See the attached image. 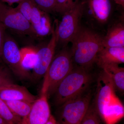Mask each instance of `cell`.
Here are the masks:
<instances>
[{
    "mask_svg": "<svg viewBox=\"0 0 124 124\" xmlns=\"http://www.w3.org/2000/svg\"><path fill=\"white\" fill-rule=\"evenodd\" d=\"M21 63L24 70L28 72L33 69L37 59V49L31 47H26L20 49Z\"/></svg>",
    "mask_w": 124,
    "mask_h": 124,
    "instance_id": "cell-17",
    "label": "cell"
},
{
    "mask_svg": "<svg viewBox=\"0 0 124 124\" xmlns=\"http://www.w3.org/2000/svg\"><path fill=\"white\" fill-rule=\"evenodd\" d=\"M58 23L55 20L52 26L51 37L48 43L45 46L37 50V59L33 69L32 78L37 80L44 76L53 58L57 46V28Z\"/></svg>",
    "mask_w": 124,
    "mask_h": 124,
    "instance_id": "cell-8",
    "label": "cell"
},
{
    "mask_svg": "<svg viewBox=\"0 0 124 124\" xmlns=\"http://www.w3.org/2000/svg\"><path fill=\"white\" fill-rule=\"evenodd\" d=\"M81 124H101V117L94 105L89 106Z\"/></svg>",
    "mask_w": 124,
    "mask_h": 124,
    "instance_id": "cell-20",
    "label": "cell"
},
{
    "mask_svg": "<svg viewBox=\"0 0 124 124\" xmlns=\"http://www.w3.org/2000/svg\"><path fill=\"white\" fill-rule=\"evenodd\" d=\"M0 124H9L4 119L0 116Z\"/></svg>",
    "mask_w": 124,
    "mask_h": 124,
    "instance_id": "cell-30",
    "label": "cell"
},
{
    "mask_svg": "<svg viewBox=\"0 0 124 124\" xmlns=\"http://www.w3.org/2000/svg\"><path fill=\"white\" fill-rule=\"evenodd\" d=\"M45 124H59L55 117L51 115L47 122Z\"/></svg>",
    "mask_w": 124,
    "mask_h": 124,
    "instance_id": "cell-28",
    "label": "cell"
},
{
    "mask_svg": "<svg viewBox=\"0 0 124 124\" xmlns=\"http://www.w3.org/2000/svg\"><path fill=\"white\" fill-rule=\"evenodd\" d=\"M37 36H46L52 32L50 19L47 13L44 11L39 23L36 26H32Z\"/></svg>",
    "mask_w": 124,
    "mask_h": 124,
    "instance_id": "cell-18",
    "label": "cell"
},
{
    "mask_svg": "<svg viewBox=\"0 0 124 124\" xmlns=\"http://www.w3.org/2000/svg\"><path fill=\"white\" fill-rule=\"evenodd\" d=\"M84 1H79L75 7L62 15L57 28V44L65 46L71 42L80 28V21L84 12Z\"/></svg>",
    "mask_w": 124,
    "mask_h": 124,
    "instance_id": "cell-6",
    "label": "cell"
},
{
    "mask_svg": "<svg viewBox=\"0 0 124 124\" xmlns=\"http://www.w3.org/2000/svg\"><path fill=\"white\" fill-rule=\"evenodd\" d=\"M4 3H6L8 4V5L11 6V5L15 3H19L22 1L23 0H0Z\"/></svg>",
    "mask_w": 124,
    "mask_h": 124,
    "instance_id": "cell-27",
    "label": "cell"
},
{
    "mask_svg": "<svg viewBox=\"0 0 124 124\" xmlns=\"http://www.w3.org/2000/svg\"><path fill=\"white\" fill-rule=\"evenodd\" d=\"M44 12L40 9L35 4L32 8L31 16L30 23L32 26H36L39 23Z\"/></svg>",
    "mask_w": 124,
    "mask_h": 124,
    "instance_id": "cell-25",
    "label": "cell"
},
{
    "mask_svg": "<svg viewBox=\"0 0 124 124\" xmlns=\"http://www.w3.org/2000/svg\"><path fill=\"white\" fill-rule=\"evenodd\" d=\"M91 79L88 70L73 68L60 82L54 91V104L59 106L68 100L85 93Z\"/></svg>",
    "mask_w": 124,
    "mask_h": 124,
    "instance_id": "cell-2",
    "label": "cell"
},
{
    "mask_svg": "<svg viewBox=\"0 0 124 124\" xmlns=\"http://www.w3.org/2000/svg\"><path fill=\"white\" fill-rule=\"evenodd\" d=\"M74 68L70 50L66 48L54 55L44 76L41 94L54 93L61 81Z\"/></svg>",
    "mask_w": 124,
    "mask_h": 124,
    "instance_id": "cell-3",
    "label": "cell"
},
{
    "mask_svg": "<svg viewBox=\"0 0 124 124\" xmlns=\"http://www.w3.org/2000/svg\"><path fill=\"white\" fill-rule=\"evenodd\" d=\"M100 67L124 62V47H103L98 52L95 62Z\"/></svg>",
    "mask_w": 124,
    "mask_h": 124,
    "instance_id": "cell-13",
    "label": "cell"
},
{
    "mask_svg": "<svg viewBox=\"0 0 124 124\" xmlns=\"http://www.w3.org/2000/svg\"><path fill=\"white\" fill-rule=\"evenodd\" d=\"M103 47H124V26L122 23L114 24L103 37Z\"/></svg>",
    "mask_w": 124,
    "mask_h": 124,
    "instance_id": "cell-14",
    "label": "cell"
},
{
    "mask_svg": "<svg viewBox=\"0 0 124 124\" xmlns=\"http://www.w3.org/2000/svg\"><path fill=\"white\" fill-rule=\"evenodd\" d=\"M34 5L32 0H23L16 8L30 22L31 13Z\"/></svg>",
    "mask_w": 124,
    "mask_h": 124,
    "instance_id": "cell-23",
    "label": "cell"
},
{
    "mask_svg": "<svg viewBox=\"0 0 124 124\" xmlns=\"http://www.w3.org/2000/svg\"><path fill=\"white\" fill-rule=\"evenodd\" d=\"M5 102L13 113L22 119L28 115L33 103L22 100H11Z\"/></svg>",
    "mask_w": 124,
    "mask_h": 124,
    "instance_id": "cell-16",
    "label": "cell"
},
{
    "mask_svg": "<svg viewBox=\"0 0 124 124\" xmlns=\"http://www.w3.org/2000/svg\"><path fill=\"white\" fill-rule=\"evenodd\" d=\"M114 1L117 4L119 5L124 8V0H114Z\"/></svg>",
    "mask_w": 124,
    "mask_h": 124,
    "instance_id": "cell-29",
    "label": "cell"
},
{
    "mask_svg": "<svg viewBox=\"0 0 124 124\" xmlns=\"http://www.w3.org/2000/svg\"><path fill=\"white\" fill-rule=\"evenodd\" d=\"M79 0H55V11L62 15L77 4Z\"/></svg>",
    "mask_w": 124,
    "mask_h": 124,
    "instance_id": "cell-22",
    "label": "cell"
},
{
    "mask_svg": "<svg viewBox=\"0 0 124 124\" xmlns=\"http://www.w3.org/2000/svg\"><path fill=\"white\" fill-rule=\"evenodd\" d=\"M0 98L4 101L22 100L31 103L37 99L26 88L15 84L0 89Z\"/></svg>",
    "mask_w": 124,
    "mask_h": 124,
    "instance_id": "cell-12",
    "label": "cell"
},
{
    "mask_svg": "<svg viewBox=\"0 0 124 124\" xmlns=\"http://www.w3.org/2000/svg\"><path fill=\"white\" fill-rule=\"evenodd\" d=\"M0 116L9 124H18L22 118L15 115L4 101L0 98Z\"/></svg>",
    "mask_w": 124,
    "mask_h": 124,
    "instance_id": "cell-19",
    "label": "cell"
},
{
    "mask_svg": "<svg viewBox=\"0 0 124 124\" xmlns=\"http://www.w3.org/2000/svg\"><path fill=\"white\" fill-rule=\"evenodd\" d=\"M1 62V59H0V62Z\"/></svg>",
    "mask_w": 124,
    "mask_h": 124,
    "instance_id": "cell-31",
    "label": "cell"
},
{
    "mask_svg": "<svg viewBox=\"0 0 124 124\" xmlns=\"http://www.w3.org/2000/svg\"><path fill=\"white\" fill-rule=\"evenodd\" d=\"M84 2L93 18L101 24L106 23L111 12L110 0H86Z\"/></svg>",
    "mask_w": 124,
    "mask_h": 124,
    "instance_id": "cell-11",
    "label": "cell"
},
{
    "mask_svg": "<svg viewBox=\"0 0 124 124\" xmlns=\"http://www.w3.org/2000/svg\"><path fill=\"white\" fill-rule=\"evenodd\" d=\"M0 20L5 29L22 35L36 36L30 22L16 8L6 5L0 0Z\"/></svg>",
    "mask_w": 124,
    "mask_h": 124,
    "instance_id": "cell-7",
    "label": "cell"
},
{
    "mask_svg": "<svg viewBox=\"0 0 124 124\" xmlns=\"http://www.w3.org/2000/svg\"><path fill=\"white\" fill-rule=\"evenodd\" d=\"M5 28L0 20V59L1 57L2 46L4 41Z\"/></svg>",
    "mask_w": 124,
    "mask_h": 124,
    "instance_id": "cell-26",
    "label": "cell"
},
{
    "mask_svg": "<svg viewBox=\"0 0 124 124\" xmlns=\"http://www.w3.org/2000/svg\"><path fill=\"white\" fill-rule=\"evenodd\" d=\"M111 78L115 89L121 93L124 90V68L119 66V64H111L102 68Z\"/></svg>",
    "mask_w": 124,
    "mask_h": 124,
    "instance_id": "cell-15",
    "label": "cell"
},
{
    "mask_svg": "<svg viewBox=\"0 0 124 124\" xmlns=\"http://www.w3.org/2000/svg\"><path fill=\"white\" fill-rule=\"evenodd\" d=\"M10 70L0 62V89L14 84Z\"/></svg>",
    "mask_w": 124,
    "mask_h": 124,
    "instance_id": "cell-21",
    "label": "cell"
},
{
    "mask_svg": "<svg viewBox=\"0 0 124 124\" xmlns=\"http://www.w3.org/2000/svg\"><path fill=\"white\" fill-rule=\"evenodd\" d=\"M1 59L16 76L22 79L28 77L29 73L22 66L20 49L14 39L6 34Z\"/></svg>",
    "mask_w": 124,
    "mask_h": 124,
    "instance_id": "cell-9",
    "label": "cell"
},
{
    "mask_svg": "<svg viewBox=\"0 0 124 124\" xmlns=\"http://www.w3.org/2000/svg\"><path fill=\"white\" fill-rule=\"evenodd\" d=\"M91 93H83L65 102L59 106L56 118L59 124H81L89 107Z\"/></svg>",
    "mask_w": 124,
    "mask_h": 124,
    "instance_id": "cell-4",
    "label": "cell"
},
{
    "mask_svg": "<svg viewBox=\"0 0 124 124\" xmlns=\"http://www.w3.org/2000/svg\"><path fill=\"white\" fill-rule=\"evenodd\" d=\"M42 11L46 13L55 11V0H32Z\"/></svg>",
    "mask_w": 124,
    "mask_h": 124,
    "instance_id": "cell-24",
    "label": "cell"
},
{
    "mask_svg": "<svg viewBox=\"0 0 124 124\" xmlns=\"http://www.w3.org/2000/svg\"><path fill=\"white\" fill-rule=\"evenodd\" d=\"M46 94H41L35 101L28 115L18 124H45L51 115Z\"/></svg>",
    "mask_w": 124,
    "mask_h": 124,
    "instance_id": "cell-10",
    "label": "cell"
},
{
    "mask_svg": "<svg viewBox=\"0 0 124 124\" xmlns=\"http://www.w3.org/2000/svg\"><path fill=\"white\" fill-rule=\"evenodd\" d=\"M103 37L87 28L81 27L72 40L70 50L74 67L88 70L95 62L97 54L103 48Z\"/></svg>",
    "mask_w": 124,
    "mask_h": 124,
    "instance_id": "cell-1",
    "label": "cell"
},
{
    "mask_svg": "<svg viewBox=\"0 0 124 124\" xmlns=\"http://www.w3.org/2000/svg\"><path fill=\"white\" fill-rule=\"evenodd\" d=\"M115 90L111 78L102 70L98 77L94 105L100 117L123 105L116 95Z\"/></svg>",
    "mask_w": 124,
    "mask_h": 124,
    "instance_id": "cell-5",
    "label": "cell"
}]
</instances>
